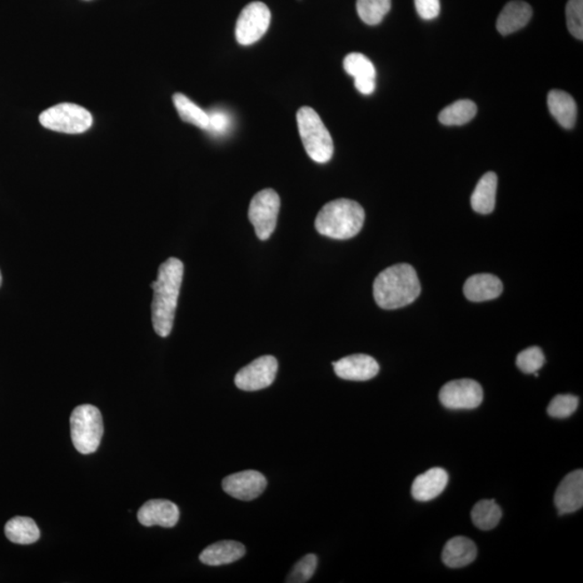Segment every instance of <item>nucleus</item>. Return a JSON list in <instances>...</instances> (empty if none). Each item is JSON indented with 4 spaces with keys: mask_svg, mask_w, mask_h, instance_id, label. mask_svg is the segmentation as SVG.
<instances>
[{
    "mask_svg": "<svg viewBox=\"0 0 583 583\" xmlns=\"http://www.w3.org/2000/svg\"><path fill=\"white\" fill-rule=\"evenodd\" d=\"M183 276V263L170 257L159 266L157 280L152 284V320L154 332L161 337H168L172 332Z\"/></svg>",
    "mask_w": 583,
    "mask_h": 583,
    "instance_id": "1",
    "label": "nucleus"
},
{
    "mask_svg": "<svg viewBox=\"0 0 583 583\" xmlns=\"http://www.w3.org/2000/svg\"><path fill=\"white\" fill-rule=\"evenodd\" d=\"M421 292L415 269L408 264H397L385 269L373 284L374 298L378 306L393 311L410 305Z\"/></svg>",
    "mask_w": 583,
    "mask_h": 583,
    "instance_id": "2",
    "label": "nucleus"
},
{
    "mask_svg": "<svg viewBox=\"0 0 583 583\" xmlns=\"http://www.w3.org/2000/svg\"><path fill=\"white\" fill-rule=\"evenodd\" d=\"M366 213L356 201L337 199L324 206L316 218V229L320 235L347 240L361 232Z\"/></svg>",
    "mask_w": 583,
    "mask_h": 583,
    "instance_id": "3",
    "label": "nucleus"
},
{
    "mask_svg": "<svg viewBox=\"0 0 583 583\" xmlns=\"http://www.w3.org/2000/svg\"><path fill=\"white\" fill-rule=\"evenodd\" d=\"M296 118L308 156L318 163L330 162L334 154L333 138L315 109L303 106L297 112Z\"/></svg>",
    "mask_w": 583,
    "mask_h": 583,
    "instance_id": "4",
    "label": "nucleus"
},
{
    "mask_svg": "<svg viewBox=\"0 0 583 583\" xmlns=\"http://www.w3.org/2000/svg\"><path fill=\"white\" fill-rule=\"evenodd\" d=\"M104 432L103 418L98 408L79 406L72 413L71 435L75 448L83 455L96 452Z\"/></svg>",
    "mask_w": 583,
    "mask_h": 583,
    "instance_id": "5",
    "label": "nucleus"
},
{
    "mask_svg": "<svg viewBox=\"0 0 583 583\" xmlns=\"http://www.w3.org/2000/svg\"><path fill=\"white\" fill-rule=\"evenodd\" d=\"M39 122L52 131L79 134L92 127L93 118L86 108L76 104L63 103L42 113Z\"/></svg>",
    "mask_w": 583,
    "mask_h": 583,
    "instance_id": "6",
    "label": "nucleus"
},
{
    "mask_svg": "<svg viewBox=\"0 0 583 583\" xmlns=\"http://www.w3.org/2000/svg\"><path fill=\"white\" fill-rule=\"evenodd\" d=\"M280 204V197L271 188L264 189L253 197L248 208V219L259 240H267L275 232Z\"/></svg>",
    "mask_w": 583,
    "mask_h": 583,
    "instance_id": "7",
    "label": "nucleus"
},
{
    "mask_svg": "<svg viewBox=\"0 0 583 583\" xmlns=\"http://www.w3.org/2000/svg\"><path fill=\"white\" fill-rule=\"evenodd\" d=\"M271 20V10L265 4L254 2L247 4L238 18L237 42L242 46L256 43L266 34Z\"/></svg>",
    "mask_w": 583,
    "mask_h": 583,
    "instance_id": "8",
    "label": "nucleus"
},
{
    "mask_svg": "<svg viewBox=\"0 0 583 583\" xmlns=\"http://www.w3.org/2000/svg\"><path fill=\"white\" fill-rule=\"evenodd\" d=\"M483 396L480 383L469 378L445 383L438 395L442 405L450 410H473L480 406Z\"/></svg>",
    "mask_w": 583,
    "mask_h": 583,
    "instance_id": "9",
    "label": "nucleus"
},
{
    "mask_svg": "<svg viewBox=\"0 0 583 583\" xmlns=\"http://www.w3.org/2000/svg\"><path fill=\"white\" fill-rule=\"evenodd\" d=\"M278 361L275 357L263 356L237 373L236 386L243 391H258L275 382Z\"/></svg>",
    "mask_w": 583,
    "mask_h": 583,
    "instance_id": "10",
    "label": "nucleus"
},
{
    "mask_svg": "<svg viewBox=\"0 0 583 583\" xmlns=\"http://www.w3.org/2000/svg\"><path fill=\"white\" fill-rule=\"evenodd\" d=\"M223 490L229 496L243 501L256 500L267 487L266 477L261 472L247 470L233 473L224 478Z\"/></svg>",
    "mask_w": 583,
    "mask_h": 583,
    "instance_id": "11",
    "label": "nucleus"
},
{
    "mask_svg": "<svg viewBox=\"0 0 583 583\" xmlns=\"http://www.w3.org/2000/svg\"><path fill=\"white\" fill-rule=\"evenodd\" d=\"M333 366L336 375L346 381H370L380 372V366L375 358L362 353L343 358L334 362Z\"/></svg>",
    "mask_w": 583,
    "mask_h": 583,
    "instance_id": "12",
    "label": "nucleus"
},
{
    "mask_svg": "<svg viewBox=\"0 0 583 583\" xmlns=\"http://www.w3.org/2000/svg\"><path fill=\"white\" fill-rule=\"evenodd\" d=\"M555 502L560 515L576 512L583 506V471L570 473L557 487Z\"/></svg>",
    "mask_w": 583,
    "mask_h": 583,
    "instance_id": "13",
    "label": "nucleus"
},
{
    "mask_svg": "<svg viewBox=\"0 0 583 583\" xmlns=\"http://www.w3.org/2000/svg\"><path fill=\"white\" fill-rule=\"evenodd\" d=\"M138 522L142 525L151 527H174L179 520V509L176 503L170 500H153L139 508Z\"/></svg>",
    "mask_w": 583,
    "mask_h": 583,
    "instance_id": "14",
    "label": "nucleus"
},
{
    "mask_svg": "<svg viewBox=\"0 0 583 583\" xmlns=\"http://www.w3.org/2000/svg\"><path fill=\"white\" fill-rule=\"evenodd\" d=\"M343 68L347 74L355 78V86L358 92L370 96L376 88V69L371 59L365 54L353 52L343 59Z\"/></svg>",
    "mask_w": 583,
    "mask_h": 583,
    "instance_id": "15",
    "label": "nucleus"
},
{
    "mask_svg": "<svg viewBox=\"0 0 583 583\" xmlns=\"http://www.w3.org/2000/svg\"><path fill=\"white\" fill-rule=\"evenodd\" d=\"M447 483V472L442 468H432L413 482L412 496L418 501H430L442 494Z\"/></svg>",
    "mask_w": 583,
    "mask_h": 583,
    "instance_id": "16",
    "label": "nucleus"
},
{
    "mask_svg": "<svg viewBox=\"0 0 583 583\" xmlns=\"http://www.w3.org/2000/svg\"><path fill=\"white\" fill-rule=\"evenodd\" d=\"M503 290L500 279L491 273H478L471 276L463 287V293L471 302H486L495 300Z\"/></svg>",
    "mask_w": 583,
    "mask_h": 583,
    "instance_id": "17",
    "label": "nucleus"
},
{
    "mask_svg": "<svg viewBox=\"0 0 583 583\" xmlns=\"http://www.w3.org/2000/svg\"><path fill=\"white\" fill-rule=\"evenodd\" d=\"M532 17V9L525 2L516 0L507 4L497 19V31L503 36L525 28Z\"/></svg>",
    "mask_w": 583,
    "mask_h": 583,
    "instance_id": "18",
    "label": "nucleus"
},
{
    "mask_svg": "<svg viewBox=\"0 0 583 583\" xmlns=\"http://www.w3.org/2000/svg\"><path fill=\"white\" fill-rule=\"evenodd\" d=\"M246 555V548L242 543L232 540H223L213 543L201 552L199 559L209 566H222L232 564L240 560Z\"/></svg>",
    "mask_w": 583,
    "mask_h": 583,
    "instance_id": "19",
    "label": "nucleus"
},
{
    "mask_svg": "<svg viewBox=\"0 0 583 583\" xmlns=\"http://www.w3.org/2000/svg\"><path fill=\"white\" fill-rule=\"evenodd\" d=\"M476 543L469 538L458 536L448 541L443 549L442 560L451 568H461L477 559Z\"/></svg>",
    "mask_w": 583,
    "mask_h": 583,
    "instance_id": "20",
    "label": "nucleus"
},
{
    "mask_svg": "<svg viewBox=\"0 0 583 583\" xmlns=\"http://www.w3.org/2000/svg\"><path fill=\"white\" fill-rule=\"evenodd\" d=\"M548 106L552 116L563 128H574L577 121V104L571 94L562 90H552L548 94Z\"/></svg>",
    "mask_w": 583,
    "mask_h": 583,
    "instance_id": "21",
    "label": "nucleus"
},
{
    "mask_svg": "<svg viewBox=\"0 0 583 583\" xmlns=\"http://www.w3.org/2000/svg\"><path fill=\"white\" fill-rule=\"evenodd\" d=\"M497 184L498 178L494 172H488L482 177L471 196L473 210L480 214H490L494 211Z\"/></svg>",
    "mask_w": 583,
    "mask_h": 583,
    "instance_id": "22",
    "label": "nucleus"
},
{
    "mask_svg": "<svg viewBox=\"0 0 583 583\" xmlns=\"http://www.w3.org/2000/svg\"><path fill=\"white\" fill-rule=\"evenodd\" d=\"M4 534L18 545H32L41 538V531L31 517L16 516L7 522Z\"/></svg>",
    "mask_w": 583,
    "mask_h": 583,
    "instance_id": "23",
    "label": "nucleus"
},
{
    "mask_svg": "<svg viewBox=\"0 0 583 583\" xmlns=\"http://www.w3.org/2000/svg\"><path fill=\"white\" fill-rule=\"evenodd\" d=\"M477 108L470 99H460L445 107L438 114V121L445 126H462L476 117Z\"/></svg>",
    "mask_w": 583,
    "mask_h": 583,
    "instance_id": "24",
    "label": "nucleus"
},
{
    "mask_svg": "<svg viewBox=\"0 0 583 583\" xmlns=\"http://www.w3.org/2000/svg\"><path fill=\"white\" fill-rule=\"evenodd\" d=\"M173 103L183 122L192 123L202 130L208 129V113L194 104L191 98L182 93H176L173 96Z\"/></svg>",
    "mask_w": 583,
    "mask_h": 583,
    "instance_id": "25",
    "label": "nucleus"
},
{
    "mask_svg": "<svg viewBox=\"0 0 583 583\" xmlns=\"http://www.w3.org/2000/svg\"><path fill=\"white\" fill-rule=\"evenodd\" d=\"M502 516L501 508L495 500H481L471 511L473 524L482 531H491L498 525Z\"/></svg>",
    "mask_w": 583,
    "mask_h": 583,
    "instance_id": "26",
    "label": "nucleus"
},
{
    "mask_svg": "<svg viewBox=\"0 0 583 583\" xmlns=\"http://www.w3.org/2000/svg\"><path fill=\"white\" fill-rule=\"evenodd\" d=\"M390 9L391 0H357L358 17L367 25L380 24Z\"/></svg>",
    "mask_w": 583,
    "mask_h": 583,
    "instance_id": "27",
    "label": "nucleus"
},
{
    "mask_svg": "<svg viewBox=\"0 0 583 583\" xmlns=\"http://www.w3.org/2000/svg\"><path fill=\"white\" fill-rule=\"evenodd\" d=\"M545 355L540 347H531L518 353L516 366L523 373L534 374L545 365Z\"/></svg>",
    "mask_w": 583,
    "mask_h": 583,
    "instance_id": "28",
    "label": "nucleus"
},
{
    "mask_svg": "<svg viewBox=\"0 0 583 583\" xmlns=\"http://www.w3.org/2000/svg\"><path fill=\"white\" fill-rule=\"evenodd\" d=\"M579 398L572 395H559L552 398L548 414L553 418H567L577 411Z\"/></svg>",
    "mask_w": 583,
    "mask_h": 583,
    "instance_id": "29",
    "label": "nucleus"
},
{
    "mask_svg": "<svg viewBox=\"0 0 583 583\" xmlns=\"http://www.w3.org/2000/svg\"><path fill=\"white\" fill-rule=\"evenodd\" d=\"M318 559L315 555L303 556L297 564L293 567L290 575L287 578L288 583H303L311 579L317 570Z\"/></svg>",
    "mask_w": 583,
    "mask_h": 583,
    "instance_id": "30",
    "label": "nucleus"
},
{
    "mask_svg": "<svg viewBox=\"0 0 583 583\" xmlns=\"http://www.w3.org/2000/svg\"><path fill=\"white\" fill-rule=\"evenodd\" d=\"M568 31L572 36L582 41L583 38V0H570L566 6Z\"/></svg>",
    "mask_w": 583,
    "mask_h": 583,
    "instance_id": "31",
    "label": "nucleus"
},
{
    "mask_svg": "<svg viewBox=\"0 0 583 583\" xmlns=\"http://www.w3.org/2000/svg\"><path fill=\"white\" fill-rule=\"evenodd\" d=\"M209 131H211L214 134H224L227 132V130L232 126L231 116L226 112L221 111V109H214V111L209 112Z\"/></svg>",
    "mask_w": 583,
    "mask_h": 583,
    "instance_id": "32",
    "label": "nucleus"
},
{
    "mask_svg": "<svg viewBox=\"0 0 583 583\" xmlns=\"http://www.w3.org/2000/svg\"><path fill=\"white\" fill-rule=\"evenodd\" d=\"M415 8L420 17L427 21L435 20L440 14V0H414Z\"/></svg>",
    "mask_w": 583,
    "mask_h": 583,
    "instance_id": "33",
    "label": "nucleus"
},
{
    "mask_svg": "<svg viewBox=\"0 0 583 583\" xmlns=\"http://www.w3.org/2000/svg\"><path fill=\"white\" fill-rule=\"evenodd\" d=\"M3 283V277H2V272H0V287H2Z\"/></svg>",
    "mask_w": 583,
    "mask_h": 583,
    "instance_id": "34",
    "label": "nucleus"
}]
</instances>
